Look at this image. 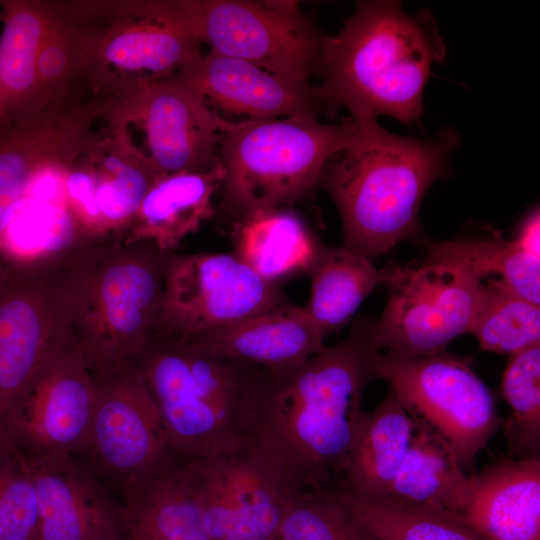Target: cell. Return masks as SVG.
Returning <instances> with one entry per match:
<instances>
[{
  "label": "cell",
  "instance_id": "1",
  "mask_svg": "<svg viewBox=\"0 0 540 540\" xmlns=\"http://www.w3.org/2000/svg\"><path fill=\"white\" fill-rule=\"evenodd\" d=\"M374 352L362 319L337 344L272 372L248 452L285 493L342 490Z\"/></svg>",
  "mask_w": 540,
  "mask_h": 540
},
{
  "label": "cell",
  "instance_id": "2",
  "mask_svg": "<svg viewBox=\"0 0 540 540\" xmlns=\"http://www.w3.org/2000/svg\"><path fill=\"white\" fill-rule=\"evenodd\" d=\"M457 141L450 130L422 140L390 133L375 116H350L345 141L321 181L339 211L343 246L372 260L416 239L422 200L447 174Z\"/></svg>",
  "mask_w": 540,
  "mask_h": 540
},
{
  "label": "cell",
  "instance_id": "3",
  "mask_svg": "<svg viewBox=\"0 0 540 540\" xmlns=\"http://www.w3.org/2000/svg\"><path fill=\"white\" fill-rule=\"evenodd\" d=\"M181 461L248 452L271 371L152 334L134 362Z\"/></svg>",
  "mask_w": 540,
  "mask_h": 540
},
{
  "label": "cell",
  "instance_id": "4",
  "mask_svg": "<svg viewBox=\"0 0 540 540\" xmlns=\"http://www.w3.org/2000/svg\"><path fill=\"white\" fill-rule=\"evenodd\" d=\"M444 53L427 12L410 16L396 1H361L324 37L314 93L319 104L345 107L352 117L383 114L410 124L423 113L431 66Z\"/></svg>",
  "mask_w": 540,
  "mask_h": 540
},
{
  "label": "cell",
  "instance_id": "5",
  "mask_svg": "<svg viewBox=\"0 0 540 540\" xmlns=\"http://www.w3.org/2000/svg\"><path fill=\"white\" fill-rule=\"evenodd\" d=\"M169 253L115 238L78 245L71 336L93 369L135 362L144 349L161 316Z\"/></svg>",
  "mask_w": 540,
  "mask_h": 540
},
{
  "label": "cell",
  "instance_id": "6",
  "mask_svg": "<svg viewBox=\"0 0 540 540\" xmlns=\"http://www.w3.org/2000/svg\"><path fill=\"white\" fill-rule=\"evenodd\" d=\"M349 118L324 124L315 112L220 124L223 213L238 222L250 213L301 199L321 181L341 149ZM234 223V224H235Z\"/></svg>",
  "mask_w": 540,
  "mask_h": 540
},
{
  "label": "cell",
  "instance_id": "7",
  "mask_svg": "<svg viewBox=\"0 0 540 540\" xmlns=\"http://www.w3.org/2000/svg\"><path fill=\"white\" fill-rule=\"evenodd\" d=\"M133 6L208 44L209 50L298 84L308 85L319 68L324 37L295 1L146 0Z\"/></svg>",
  "mask_w": 540,
  "mask_h": 540
},
{
  "label": "cell",
  "instance_id": "8",
  "mask_svg": "<svg viewBox=\"0 0 540 540\" xmlns=\"http://www.w3.org/2000/svg\"><path fill=\"white\" fill-rule=\"evenodd\" d=\"M76 249L8 261L0 282V440L9 416L71 338Z\"/></svg>",
  "mask_w": 540,
  "mask_h": 540
},
{
  "label": "cell",
  "instance_id": "9",
  "mask_svg": "<svg viewBox=\"0 0 540 540\" xmlns=\"http://www.w3.org/2000/svg\"><path fill=\"white\" fill-rule=\"evenodd\" d=\"M84 57L94 94L120 100L176 74L200 53L177 27L136 12L130 1L59 3Z\"/></svg>",
  "mask_w": 540,
  "mask_h": 540
},
{
  "label": "cell",
  "instance_id": "10",
  "mask_svg": "<svg viewBox=\"0 0 540 540\" xmlns=\"http://www.w3.org/2000/svg\"><path fill=\"white\" fill-rule=\"evenodd\" d=\"M373 379L389 383L410 416L442 437L464 469L501 426L490 390L447 350L423 356L374 352Z\"/></svg>",
  "mask_w": 540,
  "mask_h": 540
},
{
  "label": "cell",
  "instance_id": "11",
  "mask_svg": "<svg viewBox=\"0 0 540 540\" xmlns=\"http://www.w3.org/2000/svg\"><path fill=\"white\" fill-rule=\"evenodd\" d=\"M484 280L447 261L398 267L381 316L368 321L373 349L403 356L445 351L469 333Z\"/></svg>",
  "mask_w": 540,
  "mask_h": 540
},
{
  "label": "cell",
  "instance_id": "12",
  "mask_svg": "<svg viewBox=\"0 0 540 540\" xmlns=\"http://www.w3.org/2000/svg\"><path fill=\"white\" fill-rule=\"evenodd\" d=\"M233 252L169 253L162 312L155 334L193 338L288 303Z\"/></svg>",
  "mask_w": 540,
  "mask_h": 540
},
{
  "label": "cell",
  "instance_id": "13",
  "mask_svg": "<svg viewBox=\"0 0 540 540\" xmlns=\"http://www.w3.org/2000/svg\"><path fill=\"white\" fill-rule=\"evenodd\" d=\"M92 370L97 400L83 453L95 474L110 479L125 494L178 458L136 364Z\"/></svg>",
  "mask_w": 540,
  "mask_h": 540
},
{
  "label": "cell",
  "instance_id": "14",
  "mask_svg": "<svg viewBox=\"0 0 540 540\" xmlns=\"http://www.w3.org/2000/svg\"><path fill=\"white\" fill-rule=\"evenodd\" d=\"M96 400L93 370L71 336L9 416L1 442L27 461L83 453Z\"/></svg>",
  "mask_w": 540,
  "mask_h": 540
},
{
  "label": "cell",
  "instance_id": "15",
  "mask_svg": "<svg viewBox=\"0 0 540 540\" xmlns=\"http://www.w3.org/2000/svg\"><path fill=\"white\" fill-rule=\"evenodd\" d=\"M160 176L124 127L106 123L65 172L66 210L86 239L118 238Z\"/></svg>",
  "mask_w": 540,
  "mask_h": 540
},
{
  "label": "cell",
  "instance_id": "16",
  "mask_svg": "<svg viewBox=\"0 0 540 540\" xmlns=\"http://www.w3.org/2000/svg\"><path fill=\"white\" fill-rule=\"evenodd\" d=\"M221 120L203 97L172 77L115 101L104 116L106 123L142 131L140 149L161 176L218 166Z\"/></svg>",
  "mask_w": 540,
  "mask_h": 540
},
{
  "label": "cell",
  "instance_id": "17",
  "mask_svg": "<svg viewBox=\"0 0 540 540\" xmlns=\"http://www.w3.org/2000/svg\"><path fill=\"white\" fill-rule=\"evenodd\" d=\"M112 99L93 95L46 106L25 120L0 126V250L14 211L36 177L69 167L98 137Z\"/></svg>",
  "mask_w": 540,
  "mask_h": 540
},
{
  "label": "cell",
  "instance_id": "18",
  "mask_svg": "<svg viewBox=\"0 0 540 540\" xmlns=\"http://www.w3.org/2000/svg\"><path fill=\"white\" fill-rule=\"evenodd\" d=\"M181 469L210 540H271L285 493L248 452L182 461Z\"/></svg>",
  "mask_w": 540,
  "mask_h": 540
},
{
  "label": "cell",
  "instance_id": "19",
  "mask_svg": "<svg viewBox=\"0 0 540 540\" xmlns=\"http://www.w3.org/2000/svg\"><path fill=\"white\" fill-rule=\"evenodd\" d=\"M38 501L36 540H114L118 510L92 469L74 455L28 461Z\"/></svg>",
  "mask_w": 540,
  "mask_h": 540
},
{
  "label": "cell",
  "instance_id": "20",
  "mask_svg": "<svg viewBox=\"0 0 540 540\" xmlns=\"http://www.w3.org/2000/svg\"><path fill=\"white\" fill-rule=\"evenodd\" d=\"M208 104L247 119H276L315 112L319 103L310 84L277 76L248 61L202 52L170 76Z\"/></svg>",
  "mask_w": 540,
  "mask_h": 540
},
{
  "label": "cell",
  "instance_id": "21",
  "mask_svg": "<svg viewBox=\"0 0 540 540\" xmlns=\"http://www.w3.org/2000/svg\"><path fill=\"white\" fill-rule=\"evenodd\" d=\"M454 519L485 540H540V458H506L468 477Z\"/></svg>",
  "mask_w": 540,
  "mask_h": 540
},
{
  "label": "cell",
  "instance_id": "22",
  "mask_svg": "<svg viewBox=\"0 0 540 540\" xmlns=\"http://www.w3.org/2000/svg\"><path fill=\"white\" fill-rule=\"evenodd\" d=\"M324 339L304 307L289 302L234 325L187 338L212 353L273 373L302 364L326 346Z\"/></svg>",
  "mask_w": 540,
  "mask_h": 540
},
{
  "label": "cell",
  "instance_id": "23",
  "mask_svg": "<svg viewBox=\"0 0 540 540\" xmlns=\"http://www.w3.org/2000/svg\"><path fill=\"white\" fill-rule=\"evenodd\" d=\"M224 170L219 164L205 172L160 176L143 198L126 230L115 239L149 242L169 253L214 215L213 197L220 190Z\"/></svg>",
  "mask_w": 540,
  "mask_h": 540
},
{
  "label": "cell",
  "instance_id": "24",
  "mask_svg": "<svg viewBox=\"0 0 540 540\" xmlns=\"http://www.w3.org/2000/svg\"><path fill=\"white\" fill-rule=\"evenodd\" d=\"M0 75L5 124L40 112L37 60L56 19L53 2L5 0L0 2Z\"/></svg>",
  "mask_w": 540,
  "mask_h": 540
},
{
  "label": "cell",
  "instance_id": "25",
  "mask_svg": "<svg viewBox=\"0 0 540 540\" xmlns=\"http://www.w3.org/2000/svg\"><path fill=\"white\" fill-rule=\"evenodd\" d=\"M414 428L415 420L390 389L373 411L365 413L339 492L362 500L384 499L407 453Z\"/></svg>",
  "mask_w": 540,
  "mask_h": 540
},
{
  "label": "cell",
  "instance_id": "26",
  "mask_svg": "<svg viewBox=\"0 0 540 540\" xmlns=\"http://www.w3.org/2000/svg\"><path fill=\"white\" fill-rule=\"evenodd\" d=\"M467 488L468 476L446 441L415 420L409 448L384 499L453 516Z\"/></svg>",
  "mask_w": 540,
  "mask_h": 540
},
{
  "label": "cell",
  "instance_id": "27",
  "mask_svg": "<svg viewBox=\"0 0 540 540\" xmlns=\"http://www.w3.org/2000/svg\"><path fill=\"white\" fill-rule=\"evenodd\" d=\"M397 268L377 269L372 260L343 245H322L306 272L311 293L304 309L325 338L350 320L375 287L389 284Z\"/></svg>",
  "mask_w": 540,
  "mask_h": 540
},
{
  "label": "cell",
  "instance_id": "28",
  "mask_svg": "<svg viewBox=\"0 0 540 540\" xmlns=\"http://www.w3.org/2000/svg\"><path fill=\"white\" fill-rule=\"evenodd\" d=\"M181 462L176 459L124 494L122 522L129 540H210Z\"/></svg>",
  "mask_w": 540,
  "mask_h": 540
},
{
  "label": "cell",
  "instance_id": "29",
  "mask_svg": "<svg viewBox=\"0 0 540 540\" xmlns=\"http://www.w3.org/2000/svg\"><path fill=\"white\" fill-rule=\"evenodd\" d=\"M233 253L262 278L277 282L307 272L322 244L292 211L257 210L235 223Z\"/></svg>",
  "mask_w": 540,
  "mask_h": 540
},
{
  "label": "cell",
  "instance_id": "30",
  "mask_svg": "<svg viewBox=\"0 0 540 540\" xmlns=\"http://www.w3.org/2000/svg\"><path fill=\"white\" fill-rule=\"evenodd\" d=\"M425 258L459 265L482 279L496 275L524 299L540 304V257L523 249L515 239L495 236L432 241Z\"/></svg>",
  "mask_w": 540,
  "mask_h": 540
},
{
  "label": "cell",
  "instance_id": "31",
  "mask_svg": "<svg viewBox=\"0 0 540 540\" xmlns=\"http://www.w3.org/2000/svg\"><path fill=\"white\" fill-rule=\"evenodd\" d=\"M482 350L512 355L540 343V306L500 279L483 281L469 333Z\"/></svg>",
  "mask_w": 540,
  "mask_h": 540
},
{
  "label": "cell",
  "instance_id": "32",
  "mask_svg": "<svg viewBox=\"0 0 540 540\" xmlns=\"http://www.w3.org/2000/svg\"><path fill=\"white\" fill-rule=\"evenodd\" d=\"M375 540H485L453 517L390 500H362L337 492Z\"/></svg>",
  "mask_w": 540,
  "mask_h": 540
},
{
  "label": "cell",
  "instance_id": "33",
  "mask_svg": "<svg viewBox=\"0 0 540 540\" xmlns=\"http://www.w3.org/2000/svg\"><path fill=\"white\" fill-rule=\"evenodd\" d=\"M540 343L512 355L503 372L501 391L511 413L505 423L510 453L516 458L539 457Z\"/></svg>",
  "mask_w": 540,
  "mask_h": 540
},
{
  "label": "cell",
  "instance_id": "34",
  "mask_svg": "<svg viewBox=\"0 0 540 540\" xmlns=\"http://www.w3.org/2000/svg\"><path fill=\"white\" fill-rule=\"evenodd\" d=\"M277 540H375L332 491L289 494Z\"/></svg>",
  "mask_w": 540,
  "mask_h": 540
},
{
  "label": "cell",
  "instance_id": "35",
  "mask_svg": "<svg viewBox=\"0 0 540 540\" xmlns=\"http://www.w3.org/2000/svg\"><path fill=\"white\" fill-rule=\"evenodd\" d=\"M55 8V22L42 44L37 60L40 110L50 104L81 98V84L91 88L81 50L61 18L56 3Z\"/></svg>",
  "mask_w": 540,
  "mask_h": 540
},
{
  "label": "cell",
  "instance_id": "36",
  "mask_svg": "<svg viewBox=\"0 0 540 540\" xmlns=\"http://www.w3.org/2000/svg\"><path fill=\"white\" fill-rule=\"evenodd\" d=\"M8 447L0 452V540H36L38 501L31 469Z\"/></svg>",
  "mask_w": 540,
  "mask_h": 540
},
{
  "label": "cell",
  "instance_id": "37",
  "mask_svg": "<svg viewBox=\"0 0 540 540\" xmlns=\"http://www.w3.org/2000/svg\"><path fill=\"white\" fill-rule=\"evenodd\" d=\"M4 119H5V110H4L3 90H2V82H1V75H0V126L3 125Z\"/></svg>",
  "mask_w": 540,
  "mask_h": 540
},
{
  "label": "cell",
  "instance_id": "38",
  "mask_svg": "<svg viewBox=\"0 0 540 540\" xmlns=\"http://www.w3.org/2000/svg\"><path fill=\"white\" fill-rule=\"evenodd\" d=\"M7 266H8V261H5L3 259L1 250H0V282L6 274Z\"/></svg>",
  "mask_w": 540,
  "mask_h": 540
},
{
  "label": "cell",
  "instance_id": "39",
  "mask_svg": "<svg viewBox=\"0 0 540 540\" xmlns=\"http://www.w3.org/2000/svg\"><path fill=\"white\" fill-rule=\"evenodd\" d=\"M114 540H129V539H128V538L125 539V538H123L122 536H120V537H118V538H116V539H114Z\"/></svg>",
  "mask_w": 540,
  "mask_h": 540
},
{
  "label": "cell",
  "instance_id": "40",
  "mask_svg": "<svg viewBox=\"0 0 540 540\" xmlns=\"http://www.w3.org/2000/svg\"><path fill=\"white\" fill-rule=\"evenodd\" d=\"M271 540H277V539H276V538H274V539H271Z\"/></svg>",
  "mask_w": 540,
  "mask_h": 540
}]
</instances>
